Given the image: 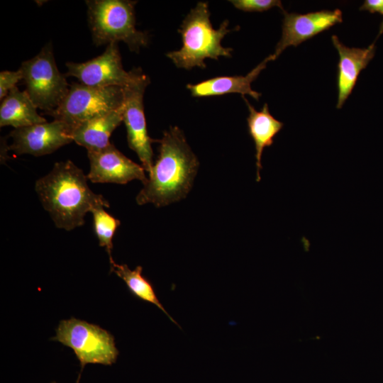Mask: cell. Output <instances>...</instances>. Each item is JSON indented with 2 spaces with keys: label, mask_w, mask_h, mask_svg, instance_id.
Masks as SVG:
<instances>
[{
  "label": "cell",
  "mask_w": 383,
  "mask_h": 383,
  "mask_svg": "<svg viewBox=\"0 0 383 383\" xmlns=\"http://www.w3.org/2000/svg\"><path fill=\"white\" fill-rule=\"evenodd\" d=\"M157 142L159 155L136 196V202L139 205L152 204L159 208L186 197L199 163L179 128L165 131Z\"/></svg>",
  "instance_id": "1"
},
{
  "label": "cell",
  "mask_w": 383,
  "mask_h": 383,
  "mask_svg": "<svg viewBox=\"0 0 383 383\" xmlns=\"http://www.w3.org/2000/svg\"><path fill=\"white\" fill-rule=\"evenodd\" d=\"M87 177L72 161L56 162L51 171L35 182V189L56 227L72 231L84 223L87 212L109 201L89 188Z\"/></svg>",
  "instance_id": "2"
},
{
  "label": "cell",
  "mask_w": 383,
  "mask_h": 383,
  "mask_svg": "<svg viewBox=\"0 0 383 383\" xmlns=\"http://www.w3.org/2000/svg\"><path fill=\"white\" fill-rule=\"evenodd\" d=\"M207 2L200 1L183 20L178 31L182 46L167 53L176 67L189 70L195 67L205 68L207 58L217 60L219 57H231L233 49L221 45V40L231 31L225 20L219 28L214 29L210 21Z\"/></svg>",
  "instance_id": "3"
},
{
  "label": "cell",
  "mask_w": 383,
  "mask_h": 383,
  "mask_svg": "<svg viewBox=\"0 0 383 383\" xmlns=\"http://www.w3.org/2000/svg\"><path fill=\"white\" fill-rule=\"evenodd\" d=\"M86 4L89 26L96 45L122 41L135 52L147 46L148 33L135 28V1L90 0Z\"/></svg>",
  "instance_id": "4"
},
{
  "label": "cell",
  "mask_w": 383,
  "mask_h": 383,
  "mask_svg": "<svg viewBox=\"0 0 383 383\" xmlns=\"http://www.w3.org/2000/svg\"><path fill=\"white\" fill-rule=\"evenodd\" d=\"M123 103V87H94L72 83L57 108L46 114L66 124L72 133L83 122L116 110Z\"/></svg>",
  "instance_id": "5"
},
{
  "label": "cell",
  "mask_w": 383,
  "mask_h": 383,
  "mask_svg": "<svg viewBox=\"0 0 383 383\" xmlns=\"http://www.w3.org/2000/svg\"><path fill=\"white\" fill-rule=\"evenodd\" d=\"M20 70L31 101L45 113L54 111L67 95L70 86L57 69L51 43L33 58L21 63Z\"/></svg>",
  "instance_id": "6"
},
{
  "label": "cell",
  "mask_w": 383,
  "mask_h": 383,
  "mask_svg": "<svg viewBox=\"0 0 383 383\" xmlns=\"http://www.w3.org/2000/svg\"><path fill=\"white\" fill-rule=\"evenodd\" d=\"M52 340L70 348L79 360L82 370L86 364L111 365L118 351L113 336L100 326L74 317L62 320Z\"/></svg>",
  "instance_id": "7"
},
{
  "label": "cell",
  "mask_w": 383,
  "mask_h": 383,
  "mask_svg": "<svg viewBox=\"0 0 383 383\" xmlns=\"http://www.w3.org/2000/svg\"><path fill=\"white\" fill-rule=\"evenodd\" d=\"M131 82L123 87V122L127 132L128 147L140 159L148 173L153 166L152 143L157 140L149 137L144 113L143 96L150 81L140 68L133 69Z\"/></svg>",
  "instance_id": "8"
},
{
  "label": "cell",
  "mask_w": 383,
  "mask_h": 383,
  "mask_svg": "<svg viewBox=\"0 0 383 383\" xmlns=\"http://www.w3.org/2000/svg\"><path fill=\"white\" fill-rule=\"evenodd\" d=\"M65 76L74 77L81 84L94 87H124L133 79V70L127 72L122 65L118 43L107 45L99 56L84 62L66 63Z\"/></svg>",
  "instance_id": "9"
},
{
  "label": "cell",
  "mask_w": 383,
  "mask_h": 383,
  "mask_svg": "<svg viewBox=\"0 0 383 383\" xmlns=\"http://www.w3.org/2000/svg\"><path fill=\"white\" fill-rule=\"evenodd\" d=\"M9 136L12 143L9 150L35 157L50 154L73 141L68 126L57 120L13 129Z\"/></svg>",
  "instance_id": "10"
},
{
  "label": "cell",
  "mask_w": 383,
  "mask_h": 383,
  "mask_svg": "<svg viewBox=\"0 0 383 383\" xmlns=\"http://www.w3.org/2000/svg\"><path fill=\"white\" fill-rule=\"evenodd\" d=\"M90 170L87 179L93 183L125 184L137 179L144 184L148 177L143 166L121 152L111 143L96 151H87Z\"/></svg>",
  "instance_id": "11"
},
{
  "label": "cell",
  "mask_w": 383,
  "mask_h": 383,
  "mask_svg": "<svg viewBox=\"0 0 383 383\" xmlns=\"http://www.w3.org/2000/svg\"><path fill=\"white\" fill-rule=\"evenodd\" d=\"M282 37L271 55L272 60L277 59L289 46L297 47L337 23L343 21L340 9L321 10L305 14L287 13L284 11Z\"/></svg>",
  "instance_id": "12"
},
{
  "label": "cell",
  "mask_w": 383,
  "mask_h": 383,
  "mask_svg": "<svg viewBox=\"0 0 383 383\" xmlns=\"http://www.w3.org/2000/svg\"><path fill=\"white\" fill-rule=\"evenodd\" d=\"M332 42L339 55L338 63V102L337 109H341L355 86L360 72L365 69L374 56V43L366 48H349L343 45L333 35Z\"/></svg>",
  "instance_id": "13"
},
{
  "label": "cell",
  "mask_w": 383,
  "mask_h": 383,
  "mask_svg": "<svg viewBox=\"0 0 383 383\" xmlns=\"http://www.w3.org/2000/svg\"><path fill=\"white\" fill-rule=\"evenodd\" d=\"M271 60H272V55H269L245 76L216 77L194 84H189L187 85V88L194 97L214 96L238 93L243 96L248 94L257 101L261 94L252 89L251 83L265 68L267 63Z\"/></svg>",
  "instance_id": "14"
},
{
  "label": "cell",
  "mask_w": 383,
  "mask_h": 383,
  "mask_svg": "<svg viewBox=\"0 0 383 383\" xmlns=\"http://www.w3.org/2000/svg\"><path fill=\"white\" fill-rule=\"evenodd\" d=\"M122 121L123 106L77 126L72 132V140L87 151L101 150L109 145L112 133Z\"/></svg>",
  "instance_id": "15"
},
{
  "label": "cell",
  "mask_w": 383,
  "mask_h": 383,
  "mask_svg": "<svg viewBox=\"0 0 383 383\" xmlns=\"http://www.w3.org/2000/svg\"><path fill=\"white\" fill-rule=\"evenodd\" d=\"M243 98L249 111V115L247 118L248 133L255 143L257 167L256 181L260 182L263 150L273 144L274 138L282 129L284 123L277 120L270 113L267 104H265L260 111H257L244 96Z\"/></svg>",
  "instance_id": "16"
},
{
  "label": "cell",
  "mask_w": 383,
  "mask_h": 383,
  "mask_svg": "<svg viewBox=\"0 0 383 383\" xmlns=\"http://www.w3.org/2000/svg\"><path fill=\"white\" fill-rule=\"evenodd\" d=\"M47 122L39 115L26 91L17 87L12 89L1 101L0 126H10L14 129Z\"/></svg>",
  "instance_id": "17"
},
{
  "label": "cell",
  "mask_w": 383,
  "mask_h": 383,
  "mask_svg": "<svg viewBox=\"0 0 383 383\" xmlns=\"http://www.w3.org/2000/svg\"><path fill=\"white\" fill-rule=\"evenodd\" d=\"M110 265L111 272H115L118 277L123 280L130 292L135 296L157 306L172 322L177 324L160 302L152 284L142 275L143 268L141 266H137L135 270H132L125 264L119 265L114 262Z\"/></svg>",
  "instance_id": "18"
},
{
  "label": "cell",
  "mask_w": 383,
  "mask_h": 383,
  "mask_svg": "<svg viewBox=\"0 0 383 383\" xmlns=\"http://www.w3.org/2000/svg\"><path fill=\"white\" fill-rule=\"evenodd\" d=\"M91 213L93 216L94 228L99 244L104 247L109 257L110 265L114 262L111 253L113 238L121 222L104 210V206H97Z\"/></svg>",
  "instance_id": "19"
},
{
  "label": "cell",
  "mask_w": 383,
  "mask_h": 383,
  "mask_svg": "<svg viewBox=\"0 0 383 383\" xmlns=\"http://www.w3.org/2000/svg\"><path fill=\"white\" fill-rule=\"evenodd\" d=\"M230 2L238 9L247 12H261L273 7L284 8L279 0H231Z\"/></svg>",
  "instance_id": "20"
},
{
  "label": "cell",
  "mask_w": 383,
  "mask_h": 383,
  "mask_svg": "<svg viewBox=\"0 0 383 383\" xmlns=\"http://www.w3.org/2000/svg\"><path fill=\"white\" fill-rule=\"evenodd\" d=\"M23 78L19 69L17 71H1L0 72V99L2 101L9 92L16 87V84Z\"/></svg>",
  "instance_id": "21"
},
{
  "label": "cell",
  "mask_w": 383,
  "mask_h": 383,
  "mask_svg": "<svg viewBox=\"0 0 383 383\" xmlns=\"http://www.w3.org/2000/svg\"><path fill=\"white\" fill-rule=\"evenodd\" d=\"M360 11H368L370 13H379L383 16V0H365L360 8ZM383 33V21L379 27V35Z\"/></svg>",
  "instance_id": "22"
},
{
  "label": "cell",
  "mask_w": 383,
  "mask_h": 383,
  "mask_svg": "<svg viewBox=\"0 0 383 383\" xmlns=\"http://www.w3.org/2000/svg\"><path fill=\"white\" fill-rule=\"evenodd\" d=\"M53 383H55V382H53Z\"/></svg>",
  "instance_id": "23"
}]
</instances>
